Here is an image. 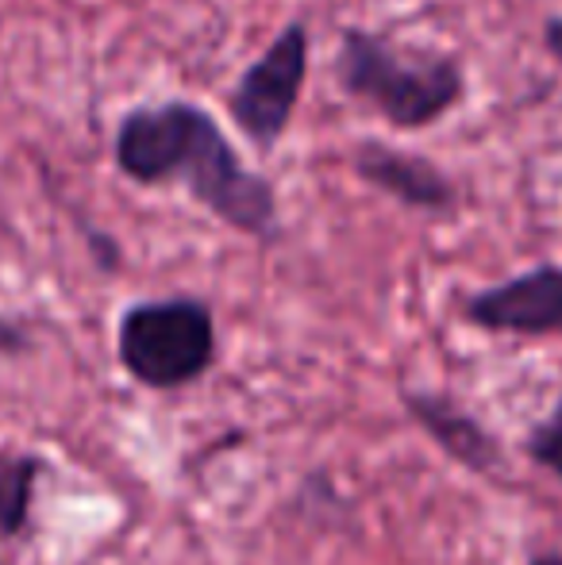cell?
Segmentation results:
<instances>
[{"label":"cell","mask_w":562,"mask_h":565,"mask_svg":"<svg viewBox=\"0 0 562 565\" xmlns=\"http://www.w3.org/2000/svg\"><path fill=\"white\" fill-rule=\"evenodd\" d=\"M116 166L139 185L181 178L197 204L227 227L255 238H278V193L263 173L247 170L220 124L189 100L131 108L116 127Z\"/></svg>","instance_id":"obj_1"},{"label":"cell","mask_w":562,"mask_h":565,"mask_svg":"<svg viewBox=\"0 0 562 565\" xmlns=\"http://www.w3.org/2000/svg\"><path fill=\"white\" fill-rule=\"evenodd\" d=\"M339 82L397 131L439 124L466 93L458 58L397 46L378 31L362 28H347L339 35Z\"/></svg>","instance_id":"obj_2"},{"label":"cell","mask_w":562,"mask_h":565,"mask_svg":"<svg viewBox=\"0 0 562 565\" xmlns=\"http://www.w3.org/2000/svg\"><path fill=\"white\" fill-rule=\"evenodd\" d=\"M120 362L139 385L181 388L216 358V323L201 300H142L120 316Z\"/></svg>","instance_id":"obj_3"},{"label":"cell","mask_w":562,"mask_h":565,"mask_svg":"<svg viewBox=\"0 0 562 565\" xmlns=\"http://www.w3.org/2000/svg\"><path fill=\"white\" fill-rule=\"evenodd\" d=\"M308 77V28L289 23L278 31L263 58H255L235 82L227 97V113L235 127L255 142L263 154L278 147V139L289 131V119L297 113L300 89Z\"/></svg>","instance_id":"obj_4"},{"label":"cell","mask_w":562,"mask_h":565,"mask_svg":"<svg viewBox=\"0 0 562 565\" xmlns=\"http://www.w3.org/2000/svg\"><path fill=\"white\" fill-rule=\"evenodd\" d=\"M463 316L501 335H562V266H536L520 277L466 297Z\"/></svg>","instance_id":"obj_5"},{"label":"cell","mask_w":562,"mask_h":565,"mask_svg":"<svg viewBox=\"0 0 562 565\" xmlns=\"http://www.w3.org/2000/svg\"><path fill=\"white\" fill-rule=\"evenodd\" d=\"M351 166L367 185L382 189L416 212H450L458 204L455 185L439 166L421 154H405L382 139H362L351 154Z\"/></svg>","instance_id":"obj_6"},{"label":"cell","mask_w":562,"mask_h":565,"mask_svg":"<svg viewBox=\"0 0 562 565\" xmlns=\"http://www.w3.org/2000/svg\"><path fill=\"white\" fill-rule=\"evenodd\" d=\"M405 408L413 412V419L439 443L458 466L474 469L481 477H505L509 461H505L497 439L470 416L466 408H458L455 401L439 393H405Z\"/></svg>","instance_id":"obj_7"},{"label":"cell","mask_w":562,"mask_h":565,"mask_svg":"<svg viewBox=\"0 0 562 565\" xmlns=\"http://www.w3.org/2000/svg\"><path fill=\"white\" fill-rule=\"evenodd\" d=\"M39 477L35 458L0 461V539H12L23 531L31 512V484Z\"/></svg>","instance_id":"obj_8"},{"label":"cell","mask_w":562,"mask_h":565,"mask_svg":"<svg viewBox=\"0 0 562 565\" xmlns=\"http://www.w3.org/2000/svg\"><path fill=\"white\" fill-rule=\"evenodd\" d=\"M528 454H532V461H540L543 469H551L562 481V401L555 404V412L528 435Z\"/></svg>","instance_id":"obj_9"},{"label":"cell","mask_w":562,"mask_h":565,"mask_svg":"<svg viewBox=\"0 0 562 565\" xmlns=\"http://www.w3.org/2000/svg\"><path fill=\"white\" fill-rule=\"evenodd\" d=\"M543 43H548V51L562 62V15H551V20L543 23Z\"/></svg>","instance_id":"obj_10"},{"label":"cell","mask_w":562,"mask_h":565,"mask_svg":"<svg viewBox=\"0 0 562 565\" xmlns=\"http://www.w3.org/2000/svg\"><path fill=\"white\" fill-rule=\"evenodd\" d=\"M532 565H562V554H536Z\"/></svg>","instance_id":"obj_11"}]
</instances>
